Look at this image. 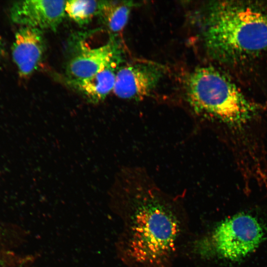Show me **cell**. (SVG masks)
<instances>
[{
    "label": "cell",
    "instance_id": "1",
    "mask_svg": "<svg viewBox=\"0 0 267 267\" xmlns=\"http://www.w3.org/2000/svg\"><path fill=\"white\" fill-rule=\"evenodd\" d=\"M123 171L116 186L125 209V260L134 267H172L184 229L180 205L144 170Z\"/></svg>",
    "mask_w": 267,
    "mask_h": 267
},
{
    "label": "cell",
    "instance_id": "2",
    "mask_svg": "<svg viewBox=\"0 0 267 267\" xmlns=\"http://www.w3.org/2000/svg\"><path fill=\"white\" fill-rule=\"evenodd\" d=\"M203 24L205 47L219 61L238 63L267 49V12L259 4L214 1L208 6Z\"/></svg>",
    "mask_w": 267,
    "mask_h": 267
},
{
    "label": "cell",
    "instance_id": "3",
    "mask_svg": "<svg viewBox=\"0 0 267 267\" xmlns=\"http://www.w3.org/2000/svg\"><path fill=\"white\" fill-rule=\"evenodd\" d=\"M184 89L187 101L195 113L232 127H242L258 110V106L230 79L212 67L191 72L186 78Z\"/></svg>",
    "mask_w": 267,
    "mask_h": 267
},
{
    "label": "cell",
    "instance_id": "4",
    "mask_svg": "<svg viewBox=\"0 0 267 267\" xmlns=\"http://www.w3.org/2000/svg\"><path fill=\"white\" fill-rule=\"evenodd\" d=\"M263 229L257 220L246 214L227 219L215 229L211 239L202 245L203 251L212 250L227 259H239L253 251L263 237Z\"/></svg>",
    "mask_w": 267,
    "mask_h": 267
},
{
    "label": "cell",
    "instance_id": "5",
    "mask_svg": "<svg viewBox=\"0 0 267 267\" xmlns=\"http://www.w3.org/2000/svg\"><path fill=\"white\" fill-rule=\"evenodd\" d=\"M163 75L162 68L153 63L125 65L117 71L113 91L122 99L140 100L152 92Z\"/></svg>",
    "mask_w": 267,
    "mask_h": 267
},
{
    "label": "cell",
    "instance_id": "6",
    "mask_svg": "<svg viewBox=\"0 0 267 267\" xmlns=\"http://www.w3.org/2000/svg\"><path fill=\"white\" fill-rule=\"evenodd\" d=\"M65 0H27L15 3L10 10L14 23L40 30L55 31L65 14Z\"/></svg>",
    "mask_w": 267,
    "mask_h": 267
},
{
    "label": "cell",
    "instance_id": "7",
    "mask_svg": "<svg viewBox=\"0 0 267 267\" xmlns=\"http://www.w3.org/2000/svg\"><path fill=\"white\" fill-rule=\"evenodd\" d=\"M120 51L113 40L98 47H85L67 63L66 73L69 80L89 78L108 67L118 65L121 59Z\"/></svg>",
    "mask_w": 267,
    "mask_h": 267
},
{
    "label": "cell",
    "instance_id": "8",
    "mask_svg": "<svg viewBox=\"0 0 267 267\" xmlns=\"http://www.w3.org/2000/svg\"><path fill=\"white\" fill-rule=\"evenodd\" d=\"M45 45L42 30L23 27L16 34L12 56L21 78L29 77L41 64Z\"/></svg>",
    "mask_w": 267,
    "mask_h": 267
},
{
    "label": "cell",
    "instance_id": "9",
    "mask_svg": "<svg viewBox=\"0 0 267 267\" xmlns=\"http://www.w3.org/2000/svg\"><path fill=\"white\" fill-rule=\"evenodd\" d=\"M118 65H113L93 76L81 80H70L71 86L89 102L97 103L113 90Z\"/></svg>",
    "mask_w": 267,
    "mask_h": 267
},
{
    "label": "cell",
    "instance_id": "10",
    "mask_svg": "<svg viewBox=\"0 0 267 267\" xmlns=\"http://www.w3.org/2000/svg\"><path fill=\"white\" fill-rule=\"evenodd\" d=\"M134 5L131 1H103L98 15L110 32L119 33L127 25Z\"/></svg>",
    "mask_w": 267,
    "mask_h": 267
},
{
    "label": "cell",
    "instance_id": "11",
    "mask_svg": "<svg viewBox=\"0 0 267 267\" xmlns=\"http://www.w3.org/2000/svg\"><path fill=\"white\" fill-rule=\"evenodd\" d=\"M102 2L89 0L66 1L65 12L78 24L83 25L98 15Z\"/></svg>",
    "mask_w": 267,
    "mask_h": 267
},
{
    "label": "cell",
    "instance_id": "12",
    "mask_svg": "<svg viewBox=\"0 0 267 267\" xmlns=\"http://www.w3.org/2000/svg\"><path fill=\"white\" fill-rule=\"evenodd\" d=\"M0 39H1V38H0Z\"/></svg>",
    "mask_w": 267,
    "mask_h": 267
}]
</instances>
